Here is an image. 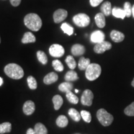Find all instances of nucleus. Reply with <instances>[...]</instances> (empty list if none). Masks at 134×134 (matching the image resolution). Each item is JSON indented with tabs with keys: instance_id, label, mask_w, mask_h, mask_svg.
Returning <instances> with one entry per match:
<instances>
[{
	"instance_id": "f03ea898",
	"label": "nucleus",
	"mask_w": 134,
	"mask_h": 134,
	"mask_svg": "<svg viewBox=\"0 0 134 134\" xmlns=\"http://www.w3.org/2000/svg\"><path fill=\"white\" fill-rule=\"evenodd\" d=\"M5 74L9 78L14 80H19L24 76V72L19 65L16 63H9L4 68Z\"/></svg>"
},
{
	"instance_id": "b1692460",
	"label": "nucleus",
	"mask_w": 134,
	"mask_h": 134,
	"mask_svg": "<svg viewBox=\"0 0 134 134\" xmlns=\"http://www.w3.org/2000/svg\"><path fill=\"white\" fill-rule=\"evenodd\" d=\"M68 115L71 117V119H73L75 122H79L81 120V114L78 113V110L74 108L70 109L68 110Z\"/></svg>"
},
{
	"instance_id": "c85d7f7f",
	"label": "nucleus",
	"mask_w": 134,
	"mask_h": 134,
	"mask_svg": "<svg viewBox=\"0 0 134 134\" xmlns=\"http://www.w3.org/2000/svg\"><path fill=\"white\" fill-rule=\"evenodd\" d=\"M61 29L63 31V32L68 34V36H71L73 34V31H74L73 27H71L69 24L66 23H64L62 24Z\"/></svg>"
},
{
	"instance_id": "6e6552de",
	"label": "nucleus",
	"mask_w": 134,
	"mask_h": 134,
	"mask_svg": "<svg viewBox=\"0 0 134 134\" xmlns=\"http://www.w3.org/2000/svg\"><path fill=\"white\" fill-rule=\"evenodd\" d=\"M112 48V44L109 42L104 41L101 42L96 43L94 47V51L98 54H101L105 52L106 50H110Z\"/></svg>"
},
{
	"instance_id": "c756f323",
	"label": "nucleus",
	"mask_w": 134,
	"mask_h": 134,
	"mask_svg": "<svg viewBox=\"0 0 134 134\" xmlns=\"http://www.w3.org/2000/svg\"><path fill=\"white\" fill-rule=\"evenodd\" d=\"M65 62L68 65V66L69 67L70 69L73 70L76 68V63L74 58L73 57V56L71 55H68V57L65 59Z\"/></svg>"
},
{
	"instance_id": "f704fd0d",
	"label": "nucleus",
	"mask_w": 134,
	"mask_h": 134,
	"mask_svg": "<svg viewBox=\"0 0 134 134\" xmlns=\"http://www.w3.org/2000/svg\"><path fill=\"white\" fill-rule=\"evenodd\" d=\"M124 113L128 116H134V102L125 109Z\"/></svg>"
},
{
	"instance_id": "7c9ffc66",
	"label": "nucleus",
	"mask_w": 134,
	"mask_h": 134,
	"mask_svg": "<svg viewBox=\"0 0 134 134\" xmlns=\"http://www.w3.org/2000/svg\"><path fill=\"white\" fill-rule=\"evenodd\" d=\"M27 81L28 86L31 90H36L37 88V83L36 80L35 79L34 77L29 76L27 79Z\"/></svg>"
},
{
	"instance_id": "a211bd4d",
	"label": "nucleus",
	"mask_w": 134,
	"mask_h": 134,
	"mask_svg": "<svg viewBox=\"0 0 134 134\" xmlns=\"http://www.w3.org/2000/svg\"><path fill=\"white\" fill-rule=\"evenodd\" d=\"M73 88V84L70 82H64V83H61L58 86V90L60 91L63 92V93H67V92L71 91Z\"/></svg>"
},
{
	"instance_id": "7ed1b4c3",
	"label": "nucleus",
	"mask_w": 134,
	"mask_h": 134,
	"mask_svg": "<svg viewBox=\"0 0 134 134\" xmlns=\"http://www.w3.org/2000/svg\"><path fill=\"white\" fill-rule=\"evenodd\" d=\"M101 73V67L97 63H90L85 72L86 78L90 81H94L99 77Z\"/></svg>"
},
{
	"instance_id": "a878e982",
	"label": "nucleus",
	"mask_w": 134,
	"mask_h": 134,
	"mask_svg": "<svg viewBox=\"0 0 134 134\" xmlns=\"http://www.w3.org/2000/svg\"><path fill=\"white\" fill-rule=\"evenodd\" d=\"M12 125L10 122H4L0 124V134L9 133L11 131Z\"/></svg>"
},
{
	"instance_id": "72a5a7b5",
	"label": "nucleus",
	"mask_w": 134,
	"mask_h": 134,
	"mask_svg": "<svg viewBox=\"0 0 134 134\" xmlns=\"http://www.w3.org/2000/svg\"><path fill=\"white\" fill-rule=\"evenodd\" d=\"M132 6L130 3L125 2L124 5V10L125 15L127 18H130L132 15Z\"/></svg>"
},
{
	"instance_id": "5701e85b",
	"label": "nucleus",
	"mask_w": 134,
	"mask_h": 134,
	"mask_svg": "<svg viewBox=\"0 0 134 134\" xmlns=\"http://www.w3.org/2000/svg\"><path fill=\"white\" fill-rule=\"evenodd\" d=\"M68 124V120L67 117L64 115H61L58 117V118L56 120V124L59 127H66Z\"/></svg>"
},
{
	"instance_id": "f8f14e48",
	"label": "nucleus",
	"mask_w": 134,
	"mask_h": 134,
	"mask_svg": "<svg viewBox=\"0 0 134 134\" xmlns=\"http://www.w3.org/2000/svg\"><path fill=\"white\" fill-rule=\"evenodd\" d=\"M110 38L115 42H121L122 41H124L125 38V36L123 33L120 32L118 31H115V30H113L111 31L110 34Z\"/></svg>"
},
{
	"instance_id": "cd10ccee",
	"label": "nucleus",
	"mask_w": 134,
	"mask_h": 134,
	"mask_svg": "<svg viewBox=\"0 0 134 134\" xmlns=\"http://www.w3.org/2000/svg\"><path fill=\"white\" fill-rule=\"evenodd\" d=\"M37 57L38 60L41 62L42 64L43 65H46L48 62V58L47 57L45 52H43V51L39 50L37 52Z\"/></svg>"
},
{
	"instance_id": "ddd939ff",
	"label": "nucleus",
	"mask_w": 134,
	"mask_h": 134,
	"mask_svg": "<svg viewBox=\"0 0 134 134\" xmlns=\"http://www.w3.org/2000/svg\"><path fill=\"white\" fill-rule=\"evenodd\" d=\"M71 53L74 56H80L84 54L85 52V47L81 44H76L73 45L71 47Z\"/></svg>"
},
{
	"instance_id": "dca6fc26",
	"label": "nucleus",
	"mask_w": 134,
	"mask_h": 134,
	"mask_svg": "<svg viewBox=\"0 0 134 134\" xmlns=\"http://www.w3.org/2000/svg\"><path fill=\"white\" fill-rule=\"evenodd\" d=\"M112 7L111 3L109 1H105L102 4L100 7V11L103 14H104L105 16H109L112 14Z\"/></svg>"
},
{
	"instance_id": "4c0bfd02",
	"label": "nucleus",
	"mask_w": 134,
	"mask_h": 134,
	"mask_svg": "<svg viewBox=\"0 0 134 134\" xmlns=\"http://www.w3.org/2000/svg\"><path fill=\"white\" fill-rule=\"evenodd\" d=\"M26 134H36V133H35L34 130L32 129H31V128H29V129L27 130Z\"/></svg>"
},
{
	"instance_id": "1a4fd4ad",
	"label": "nucleus",
	"mask_w": 134,
	"mask_h": 134,
	"mask_svg": "<svg viewBox=\"0 0 134 134\" xmlns=\"http://www.w3.org/2000/svg\"><path fill=\"white\" fill-rule=\"evenodd\" d=\"M68 16V12L63 9H58L53 13V20L57 24L61 23L66 19Z\"/></svg>"
},
{
	"instance_id": "e433bc0d",
	"label": "nucleus",
	"mask_w": 134,
	"mask_h": 134,
	"mask_svg": "<svg viewBox=\"0 0 134 134\" xmlns=\"http://www.w3.org/2000/svg\"><path fill=\"white\" fill-rule=\"evenodd\" d=\"M10 3L12 6H14V7H16V6H18L19 5L21 4V0H9Z\"/></svg>"
},
{
	"instance_id": "58836bf2",
	"label": "nucleus",
	"mask_w": 134,
	"mask_h": 134,
	"mask_svg": "<svg viewBox=\"0 0 134 134\" xmlns=\"http://www.w3.org/2000/svg\"><path fill=\"white\" fill-rule=\"evenodd\" d=\"M132 15L133 16V18H134V4H133V6H132Z\"/></svg>"
},
{
	"instance_id": "f257e3e1",
	"label": "nucleus",
	"mask_w": 134,
	"mask_h": 134,
	"mask_svg": "<svg viewBox=\"0 0 134 134\" xmlns=\"http://www.w3.org/2000/svg\"><path fill=\"white\" fill-rule=\"evenodd\" d=\"M24 24L28 29L32 31H38L42 26V22L38 14L29 13L25 16Z\"/></svg>"
},
{
	"instance_id": "c03bdc74",
	"label": "nucleus",
	"mask_w": 134,
	"mask_h": 134,
	"mask_svg": "<svg viewBox=\"0 0 134 134\" xmlns=\"http://www.w3.org/2000/svg\"><path fill=\"white\" fill-rule=\"evenodd\" d=\"M75 134H80V133H75Z\"/></svg>"
},
{
	"instance_id": "a19ab883",
	"label": "nucleus",
	"mask_w": 134,
	"mask_h": 134,
	"mask_svg": "<svg viewBox=\"0 0 134 134\" xmlns=\"http://www.w3.org/2000/svg\"><path fill=\"white\" fill-rule=\"evenodd\" d=\"M132 86L134 88V78H133V81H132Z\"/></svg>"
},
{
	"instance_id": "ea45409f",
	"label": "nucleus",
	"mask_w": 134,
	"mask_h": 134,
	"mask_svg": "<svg viewBox=\"0 0 134 134\" xmlns=\"http://www.w3.org/2000/svg\"><path fill=\"white\" fill-rule=\"evenodd\" d=\"M3 83V80L2 78H1V77H0V86H1V85H2Z\"/></svg>"
},
{
	"instance_id": "4be33fe9",
	"label": "nucleus",
	"mask_w": 134,
	"mask_h": 134,
	"mask_svg": "<svg viewBox=\"0 0 134 134\" xmlns=\"http://www.w3.org/2000/svg\"><path fill=\"white\" fill-rule=\"evenodd\" d=\"M90 65V60L82 57L80 58L78 62V68L80 70H86L89 65Z\"/></svg>"
},
{
	"instance_id": "2f4dec72",
	"label": "nucleus",
	"mask_w": 134,
	"mask_h": 134,
	"mask_svg": "<svg viewBox=\"0 0 134 134\" xmlns=\"http://www.w3.org/2000/svg\"><path fill=\"white\" fill-rule=\"evenodd\" d=\"M52 66L57 71L61 72L63 71V69H64V66H63L62 63L58 60H53L52 62Z\"/></svg>"
},
{
	"instance_id": "20e7f679",
	"label": "nucleus",
	"mask_w": 134,
	"mask_h": 134,
	"mask_svg": "<svg viewBox=\"0 0 134 134\" xmlns=\"http://www.w3.org/2000/svg\"><path fill=\"white\" fill-rule=\"evenodd\" d=\"M96 116L100 123L104 127L109 126L114 120L113 115L108 113L104 109H99L97 112Z\"/></svg>"
},
{
	"instance_id": "0eeeda50",
	"label": "nucleus",
	"mask_w": 134,
	"mask_h": 134,
	"mask_svg": "<svg viewBox=\"0 0 134 134\" xmlns=\"http://www.w3.org/2000/svg\"><path fill=\"white\" fill-rule=\"evenodd\" d=\"M94 94L90 90H86L83 91L81 98V103L84 105L91 106L93 104Z\"/></svg>"
},
{
	"instance_id": "9d476101",
	"label": "nucleus",
	"mask_w": 134,
	"mask_h": 134,
	"mask_svg": "<svg viewBox=\"0 0 134 134\" xmlns=\"http://www.w3.org/2000/svg\"><path fill=\"white\" fill-rule=\"evenodd\" d=\"M23 113L27 115H31L34 113L36 109L35 104L32 100H27L23 105Z\"/></svg>"
},
{
	"instance_id": "6ab92c4d",
	"label": "nucleus",
	"mask_w": 134,
	"mask_h": 134,
	"mask_svg": "<svg viewBox=\"0 0 134 134\" xmlns=\"http://www.w3.org/2000/svg\"><path fill=\"white\" fill-rule=\"evenodd\" d=\"M112 14L115 18H120L122 19H124L125 17H126L124 10L118 7H114L113 8L112 10Z\"/></svg>"
},
{
	"instance_id": "aec40b11",
	"label": "nucleus",
	"mask_w": 134,
	"mask_h": 134,
	"mask_svg": "<svg viewBox=\"0 0 134 134\" xmlns=\"http://www.w3.org/2000/svg\"><path fill=\"white\" fill-rule=\"evenodd\" d=\"M78 78H78L76 72L72 70L68 71L65 75V80L67 82L76 81V80H78Z\"/></svg>"
},
{
	"instance_id": "393cba45",
	"label": "nucleus",
	"mask_w": 134,
	"mask_h": 134,
	"mask_svg": "<svg viewBox=\"0 0 134 134\" xmlns=\"http://www.w3.org/2000/svg\"><path fill=\"white\" fill-rule=\"evenodd\" d=\"M34 132L36 134H47V129L42 123H37L34 127Z\"/></svg>"
},
{
	"instance_id": "4468645a",
	"label": "nucleus",
	"mask_w": 134,
	"mask_h": 134,
	"mask_svg": "<svg viewBox=\"0 0 134 134\" xmlns=\"http://www.w3.org/2000/svg\"><path fill=\"white\" fill-rule=\"evenodd\" d=\"M58 79V75L54 72L48 73L43 78V83L46 85H51L55 82H56Z\"/></svg>"
},
{
	"instance_id": "9b49d317",
	"label": "nucleus",
	"mask_w": 134,
	"mask_h": 134,
	"mask_svg": "<svg viewBox=\"0 0 134 134\" xmlns=\"http://www.w3.org/2000/svg\"><path fill=\"white\" fill-rule=\"evenodd\" d=\"M105 34L101 31H94L91 35V41L95 43H98L104 41Z\"/></svg>"
},
{
	"instance_id": "37998d69",
	"label": "nucleus",
	"mask_w": 134,
	"mask_h": 134,
	"mask_svg": "<svg viewBox=\"0 0 134 134\" xmlns=\"http://www.w3.org/2000/svg\"><path fill=\"white\" fill-rule=\"evenodd\" d=\"M0 43H1V38H0Z\"/></svg>"
},
{
	"instance_id": "39448f33",
	"label": "nucleus",
	"mask_w": 134,
	"mask_h": 134,
	"mask_svg": "<svg viewBox=\"0 0 134 134\" xmlns=\"http://www.w3.org/2000/svg\"><path fill=\"white\" fill-rule=\"evenodd\" d=\"M73 21L77 26L80 27H85L90 23V18L85 13H80L73 18Z\"/></svg>"
},
{
	"instance_id": "bb28decb",
	"label": "nucleus",
	"mask_w": 134,
	"mask_h": 134,
	"mask_svg": "<svg viewBox=\"0 0 134 134\" xmlns=\"http://www.w3.org/2000/svg\"><path fill=\"white\" fill-rule=\"evenodd\" d=\"M66 97L68 101L70 103L73 104H76L79 101V99L76 95L74 94L71 91H69L66 93Z\"/></svg>"
},
{
	"instance_id": "c9c22d12",
	"label": "nucleus",
	"mask_w": 134,
	"mask_h": 134,
	"mask_svg": "<svg viewBox=\"0 0 134 134\" xmlns=\"http://www.w3.org/2000/svg\"><path fill=\"white\" fill-rule=\"evenodd\" d=\"M103 1V0H90V4L93 7H96Z\"/></svg>"
},
{
	"instance_id": "2eb2a0df",
	"label": "nucleus",
	"mask_w": 134,
	"mask_h": 134,
	"mask_svg": "<svg viewBox=\"0 0 134 134\" xmlns=\"http://www.w3.org/2000/svg\"><path fill=\"white\" fill-rule=\"evenodd\" d=\"M97 26L99 28H103L105 26V19L104 14L102 13H98L94 18Z\"/></svg>"
},
{
	"instance_id": "79ce46f5",
	"label": "nucleus",
	"mask_w": 134,
	"mask_h": 134,
	"mask_svg": "<svg viewBox=\"0 0 134 134\" xmlns=\"http://www.w3.org/2000/svg\"><path fill=\"white\" fill-rule=\"evenodd\" d=\"M78 90H75V93H78Z\"/></svg>"
},
{
	"instance_id": "f3484780",
	"label": "nucleus",
	"mask_w": 134,
	"mask_h": 134,
	"mask_svg": "<svg viewBox=\"0 0 134 134\" xmlns=\"http://www.w3.org/2000/svg\"><path fill=\"white\" fill-rule=\"evenodd\" d=\"M21 41L23 43H34L36 41V38L32 33L27 32L24 34V37L22 38Z\"/></svg>"
},
{
	"instance_id": "473e14b6",
	"label": "nucleus",
	"mask_w": 134,
	"mask_h": 134,
	"mask_svg": "<svg viewBox=\"0 0 134 134\" xmlns=\"http://www.w3.org/2000/svg\"><path fill=\"white\" fill-rule=\"evenodd\" d=\"M80 114H81V116L82 118H83L84 121L87 122V123H90V122H91L92 117H91V113H90V112L83 110H81Z\"/></svg>"
},
{
	"instance_id": "412c9836",
	"label": "nucleus",
	"mask_w": 134,
	"mask_h": 134,
	"mask_svg": "<svg viewBox=\"0 0 134 134\" xmlns=\"http://www.w3.org/2000/svg\"><path fill=\"white\" fill-rule=\"evenodd\" d=\"M52 102L54 104V109L55 110L60 109L63 103V100L62 97L60 95H55L52 98Z\"/></svg>"
},
{
	"instance_id": "423d86ee",
	"label": "nucleus",
	"mask_w": 134,
	"mask_h": 134,
	"mask_svg": "<svg viewBox=\"0 0 134 134\" xmlns=\"http://www.w3.org/2000/svg\"><path fill=\"white\" fill-rule=\"evenodd\" d=\"M49 53L51 56L53 57H62L65 53L64 48L61 45L53 44L50 47Z\"/></svg>"
}]
</instances>
